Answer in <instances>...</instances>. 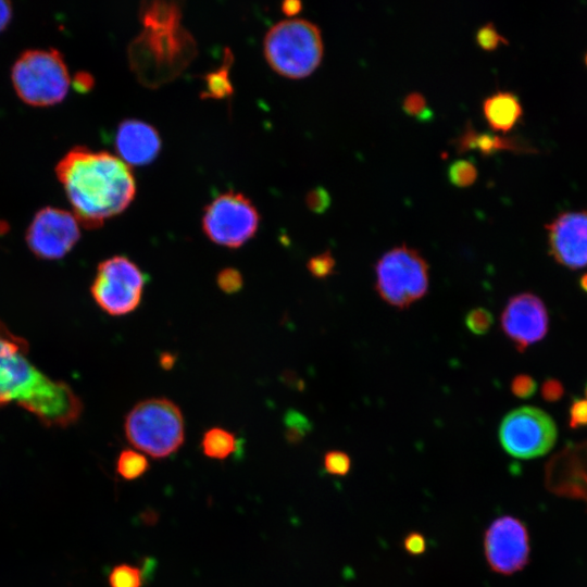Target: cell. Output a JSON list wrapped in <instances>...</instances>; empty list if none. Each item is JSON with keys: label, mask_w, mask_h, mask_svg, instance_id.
Returning a JSON list of instances; mask_svg holds the SVG:
<instances>
[{"label": "cell", "mask_w": 587, "mask_h": 587, "mask_svg": "<svg viewBox=\"0 0 587 587\" xmlns=\"http://www.w3.org/2000/svg\"><path fill=\"white\" fill-rule=\"evenodd\" d=\"M55 174L73 214L87 228L122 213L136 193L129 166L108 151L74 147L59 161Z\"/></svg>", "instance_id": "6da1fadb"}, {"label": "cell", "mask_w": 587, "mask_h": 587, "mask_svg": "<svg viewBox=\"0 0 587 587\" xmlns=\"http://www.w3.org/2000/svg\"><path fill=\"white\" fill-rule=\"evenodd\" d=\"M27 344L0 323V405L16 403L46 426L75 423L83 404L64 383L50 379L30 363Z\"/></svg>", "instance_id": "7a4b0ae2"}, {"label": "cell", "mask_w": 587, "mask_h": 587, "mask_svg": "<svg viewBox=\"0 0 587 587\" xmlns=\"http://www.w3.org/2000/svg\"><path fill=\"white\" fill-rule=\"evenodd\" d=\"M196 54V42L180 22L146 25L129 46L132 70L146 85L177 76Z\"/></svg>", "instance_id": "3957f363"}, {"label": "cell", "mask_w": 587, "mask_h": 587, "mask_svg": "<svg viewBox=\"0 0 587 587\" xmlns=\"http://www.w3.org/2000/svg\"><path fill=\"white\" fill-rule=\"evenodd\" d=\"M124 433L138 451L153 459H165L184 444V416L170 399L149 398L136 403L127 413Z\"/></svg>", "instance_id": "277c9868"}, {"label": "cell", "mask_w": 587, "mask_h": 587, "mask_svg": "<svg viewBox=\"0 0 587 587\" xmlns=\"http://www.w3.org/2000/svg\"><path fill=\"white\" fill-rule=\"evenodd\" d=\"M263 51L270 66L282 76L305 77L319 66L323 57L321 30L304 18L282 20L265 34Z\"/></svg>", "instance_id": "5b68a950"}, {"label": "cell", "mask_w": 587, "mask_h": 587, "mask_svg": "<svg viewBox=\"0 0 587 587\" xmlns=\"http://www.w3.org/2000/svg\"><path fill=\"white\" fill-rule=\"evenodd\" d=\"M11 78L17 96L34 107L61 102L71 83L64 59L53 48L24 51L12 67Z\"/></svg>", "instance_id": "8992f818"}, {"label": "cell", "mask_w": 587, "mask_h": 587, "mask_svg": "<svg viewBox=\"0 0 587 587\" xmlns=\"http://www.w3.org/2000/svg\"><path fill=\"white\" fill-rule=\"evenodd\" d=\"M375 290L397 309H407L429 288V265L414 248L401 245L386 251L375 263Z\"/></svg>", "instance_id": "52a82bcc"}, {"label": "cell", "mask_w": 587, "mask_h": 587, "mask_svg": "<svg viewBox=\"0 0 587 587\" xmlns=\"http://www.w3.org/2000/svg\"><path fill=\"white\" fill-rule=\"evenodd\" d=\"M498 438L508 454L528 460L541 457L553 448L558 428L553 419L544 410L523 405L503 416Z\"/></svg>", "instance_id": "ba28073f"}, {"label": "cell", "mask_w": 587, "mask_h": 587, "mask_svg": "<svg viewBox=\"0 0 587 587\" xmlns=\"http://www.w3.org/2000/svg\"><path fill=\"white\" fill-rule=\"evenodd\" d=\"M259 222V212L251 200L241 192L228 191L205 207L202 229L212 242L235 249L255 235Z\"/></svg>", "instance_id": "9c48e42d"}, {"label": "cell", "mask_w": 587, "mask_h": 587, "mask_svg": "<svg viewBox=\"0 0 587 587\" xmlns=\"http://www.w3.org/2000/svg\"><path fill=\"white\" fill-rule=\"evenodd\" d=\"M146 276L132 260L115 255L102 261L90 291L96 303L107 313L125 315L139 305Z\"/></svg>", "instance_id": "30bf717a"}, {"label": "cell", "mask_w": 587, "mask_h": 587, "mask_svg": "<svg viewBox=\"0 0 587 587\" xmlns=\"http://www.w3.org/2000/svg\"><path fill=\"white\" fill-rule=\"evenodd\" d=\"M483 551L494 573L509 576L522 571L529 562L527 527L512 515L497 517L484 532Z\"/></svg>", "instance_id": "8fae6325"}, {"label": "cell", "mask_w": 587, "mask_h": 587, "mask_svg": "<svg viewBox=\"0 0 587 587\" xmlns=\"http://www.w3.org/2000/svg\"><path fill=\"white\" fill-rule=\"evenodd\" d=\"M79 222L73 214L59 208L39 210L26 232L28 248L39 258H63L78 241Z\"/></svg>", "instance_id": "7c38bea8"}, {"label": "cell", "mask_w": 587, "mask_h": 587, "mask_svg": "<svg viewBox=\"0 0 587 587\" xmlns=\"http://www.w3.org/2000/svg\"><path fill=\"white\" fill-rule=\"evenodd\" d=\"M500 326L514 347L524 352L546 337L549 329L547 307L541 298L533 292L512 296L501 312Z\"/></svg>", "instance_id": "4fadbf2b"}, {"label": "cell", "mask_w": 587, "mask_h": 587, "mask_svg": "<svg viewBox=\"0 0 587 587\" xmlns=\"http://www.w3.org/2000/svg\"><path fill=\"white\" fill-rule=\"evenodd\" d=\"M546 228L549 253L558 264L573 271L587 267V210L563 212Z\"/></svg>", "instance_id": "5bb4252c"}, {"label": "cell", "mask_w": 587, "mask_h": 587, "mask_svg": "<svg viewBox=\"0 0 587 587\" xmlns=\"http://www.w3.org/2000/svg\"><path fill=\"white\" fill-rule=\"evenodd\" d=\"M547 489L559 496L587 501V441L570 442L545 465Z\"/></svg>", "instance_id": "9a60e30c"}, {"label": "cell", "mask_w": 587, "mask_h": 587, "mask_svg": "<svg viewBox=\"0 0 587 587\" xmlns=\"http://www.w3.org/2000/svg\"><path fill=\"white\" fill-rule=\"evenodd\" d=\"M114 145L120 159L127 165H145L158 155L161 138L152 125L129 118L118 125Z\"/></svg>", "instance_id": "2e32d148"}, {"label": "cell", "mask_w": 587, "mask_h": 587, "mask_svg": "<svg viewBox=\"0 0 587 587\" xmlns=\"http://www.w3.org/2000/svg\"><path fill=\"white\" fill-rule=\"evenodd\" d=\"M519 98L509 91H497L483 101V113L495 130L508 132L522 116Z\"/></svg>", "instance_id": "e0dca14e"}, {"label": "cell", "mask_w": 587, "mask_h": 587, "mask_svg": "<svg viewBox=\"0 0 587 587\" xmlns=\"http://www.w3.org/2000/svg\"><path fill=\"white\" fill-rule=\"evenodd\" d=\"M454 143L459 152L477 149L486 155L502 149L519 148L513 138H505L488 133H477L471 123L466 124L464 130L455 138Z\"/></svg>", "instance_id": "ac0fdd59"}, {"label": "cell", "mask_w": 587, "mask_h": 587, "mask_svg": "<svg viewBox=\"0 0 587 587\" xmlns=\"http://www.w3.org/2000/svg\"><path fill=\"white\" fill-rule=\"evenodd\" d=\"M236 447L235 435L222 427L208 429L201 438V450L210 459L225 460L235 452Z\"/></svg>", "instance_id": "d6986e66"}, {"label": "cell", "mask_w": 587, "mask_h": 587, "mask_svg": "<svg viewBox=\"0 0 587 587\" xmlns=\"http://www.w3.org/2000/svg\"><path fill=\"white\" fill-rule=\"evenodd\" d=\"M150 467L146 455L134 449H124L116 460V472L125 480L141 477Z\"/></svg>", "instance_id": "ffe728a7"}, {"label": "cell", "mask_w": 587, "mask_h": 587, "mask_svg": "<svg viewBox=\"0 0 587 587\" xmlns=\"http://www.w3.org/2000/svg\"><path fill=\"white\" fill-rule=\"evenodd\" d=\"M108 582L110 587H142V572L137 566L122 563L112 569Z\"/></svg>", "instance_id": "44dd1931"}, {"label": "cell", "mask_w": 587, "mask_h": 587, "mask_svg": "<svg viewBox=\"0 0 587 587\" xmlns=\"http://www.w3.org/2000/svg\"><path fill=\"white\" fill-rule=\"evenodd\" d=\"M447 173L450 183L458 187H467L472 185L478 175L475 163L469 159L453 161L450 163Z\"/></svg>", "instance_id": "7402d4cb"}, {"label": "cell", "mask_w": 587, "mask_h": 587, "mask_svg": "<svg viewBox=\"0 0 587 587\" xmlns=\"http://www.w3.org/2000/svg\"><path fill=\"white\" fill-rule=\"evenodd\" d=\"M286 438L291 444L301 441L312 429L310 421L300 412L289 410L285 415Z\"/></svg>", "instance_id": "603a6c76"}, {"label": "cell", "mask_w": 587, "mask_h": 587, "mask_svg": "<svg viewBox=\"0 0 587 587\" xmlns=\"http://www.w3.org/2000/svg\"><path fill=\"white\" fill-rule=\"evenodd\" d=\"M351 465L350 455L341 450H329L323 457V469L333 476H347Z\"/></svg>", "instance_id": "cb8c5ba5"}, {"label": "cell", "mask_w": 587, "mask_h": 587, "mask_svg": "<svg viewBox=\"0 0 587 587\" xmlns=\"http://www.w3.org/2000/svg\"><path fill=\"white\" fill-rule=\"evenodd\" d=\"M494 324V316L490 311L484 308H474L465 316L467 329L475 335H485Z\"/></svg>", "instance_id": "d4e9b609"}, {"label": "cell", "mask_w": 587, "mask_h": 587, "mask_svg": "<svg viewBox=\"0 0 587 587\" xmlns=\"http://www.w3.org/2000/svg\"><path fill=\"white\" fill-rule=\"evenodd\" d=\"M336 260L329 250L312 257L307 268L314 278H326L334 274Z\"/></svg>", "instance_id": "484cf974"}, {"label": "cell", "mask_w": 587, "mask_h": 587, "mask_svg": "<svg viewBox=\"0 0 587 587\" xmlns=\"http://www.w3.org/2000/svg\"><path fill=\"white\" fill-rule=\"evenodd\" d=\"M208 97L221 98L232 92L233 88L227 77V67L220 68L216 72L210 73L207 78Z\"/></svg>", "instance_id": "4316f807"}, {"label": "cell", "mask_w": 587, "mask_h": 587, "mask_svg": "<svg viewBox=\"0 0 587 587\" xmlns=\"http://www.w3.org/2000/svg\"><path fill=\"white\" fill-rule=\"evenodd\" d=\"M402 108L408 114L415 116L420 121H428L433 117V111L427 107L425 97L417 91L405 96Z\"/></svg>", "instance_id": "83f0119b"}, {"label": "cell", "mask_w": 587, "mask_h": 587, "mask_svg": "<svg viewBox=\"0 0 587 587\" xmlns=\"http://www.w3.org/2000/svg\"><path fill=\"white\" fill-rule=\"evenodd\" d=\"M477 45L484 50H494L500 43H508V40L497 30L496 26L488 22L480 26L475 35Z\"/></svg>", "instance_id": "f1b7e54d"}, {"label": "cell", "mask_w": 587, "mask_h": 587, "mask_svg": "<svg viewBox=\"0 0 587 587\" xmlns=\"http://www.w3.org/2000/svg\"><path fill=\"white\" fill-rule=\"evenodd\" d=\"M217 287L225 294H236L243 287V277L241 273L234 267L221 270L216 276Z\"/></svg>", "instance_id": "f546056e"}, {"label": "cell", "mask_w": 587, "mask_h": 587, "mask_svg": "<svg viewBox=\"0 0 587 587\" xmlns=\"http://www.w3.org/2000/svg\"><path fill=\"white\" fill-rule=\"evenodd\" d=\"M511 392L520 399H528L537 390L536 380L527 374H519L513 377L510 384Z\"/></svg>", "instance_id": "4dcf8cb0"}, {"label": "cell", "mask_w": 587, "mask_h": 587, "mask_svg": "<svg viewBox=\"0 0 587 587\" xmlns=\"http://www.w3.org/2000/svg\"><path fill=\"white\" fill-rule=\"evenodd\" d=\"M569 426L577 429L587 426V400L577 398L569 408Z\"/></svg>", "instance_id": "1f68e13d"}, {"label": "cell", "mask_w": 587, "mask_h": 587, "mask_svg": "<svg viewBox=\"0 0 587 587\" xmlns=\"http://www.w3.org/2000/svg\"><path fill=\"white\" fill-rule=\"evenodd\" d=\"M402 546L407 553L417 557L426 551L427 542L423 534L419 532H411L404 536Z\"/></svg>", "instance_id": "d6a6232c"}, {"label": "cell", "mask_w": 587, "mask_h": 587, "mask_svg": "<svg viewBox=\"0 0 587 587\" xmlns=\"http://www.w3.org/2000/svg\"><path fill=\"white\" fill-rule=\"evenodd\" d=\"M307 204L313 212L322 213L329 207L330 197L324 188L317 187L307 195Z\"/></svg>", "instance_id": "836d02e7"}, {"label": "cell", "mask_w": 587, "mask_h": 587, "mask_svg": "<svg viewBox=\"0 0 587 587\" xmlns=\"http://www.w3.org/2000/svg\"><path fill=\"white\" fill-rule=\"evenodd\" d=\"M564 391L563 384L555 378L545 379L540 387L541 397L547 402H557L561 400Z\"/></svg>", "instance_id": "e575fe53"}, {"label": "cell", "mask_w": 587, "mask_h": 587, "mask_svg": "<svg viewBox=\"0 0 587 587\" xmlns=\"http://www.w3.org/2000/svg\"><path fill=\"white\" fill-rule=\"evenodd\" d=\"M74 86L80 92H87L93 86V77L87 72H78L74 77Z\"/></svg>", "instance_id": "d590c367"}, {"label": "cell", "mask_w": 587, "mask_h": 587, "mask_svg": "<svg viewBox=\"0 0 587 587\" xmlns=\"http://www.w3.org/2000/svg\"><path fill=\"white\" fill-rule=\"evenodd\" d=\"M12 17V7L9 1L0 0V32L9 24Z\"/></svg>", "instance_id": "8d00e7d4"}, {"label": "cell", "mask_w": 587, "mask_h": 587, "mask_svg": "<svg viewBox=\"0 0 587 587\" xmlns=\"http://www.w3.org/2000/svg\"><path fill=\"white\" fill-rule=\"evenodd\" d=\"M282 9L287 15L294 16L300 11L301 2L298 0H288L283 3Z\"/></svg>", "instance_id": "74e56055"}, {"label": "cell", "mask_w": 587, "mask_h": 587, "mask_svg": "<svg viewBox=\"0 0 587 587\" xmlns=\"http://www.w3.org/2000/svg\"><path fill=\"white\" fill-rule=\"evenodd\" d=\"M579 285H580V288L587 292V273L584 274L580 279H579Z\"/></svg>", "instance_id": "f35d334b"}, {"label": "cell", "mask_w": 587, "mask_h": 587, "mask_svg": "<svg viewBox=\"0 0 587 587\" xmlns=\"http://www.w3.org/2000/svg\"><path fill=\"white\" fill-rule=\"evenodd\" d=\"M585 399L587 400V384L585 386Z\"/></svg>", "instance_id": "ab89813d"}, {"label": "cell", "mask_w": 587, "mask_h": 587, "mask_svg": "<svg viewBox=\"0 0 587 587\" xmlns=\"http://www.w3.org/2000/svg\"><path fill=\"white\" fill-rule=\"evenodd\" d=\"M586 62H587V57H586Z\"/></svg>", "instance_id": "60d3db41"}]
</instances>
